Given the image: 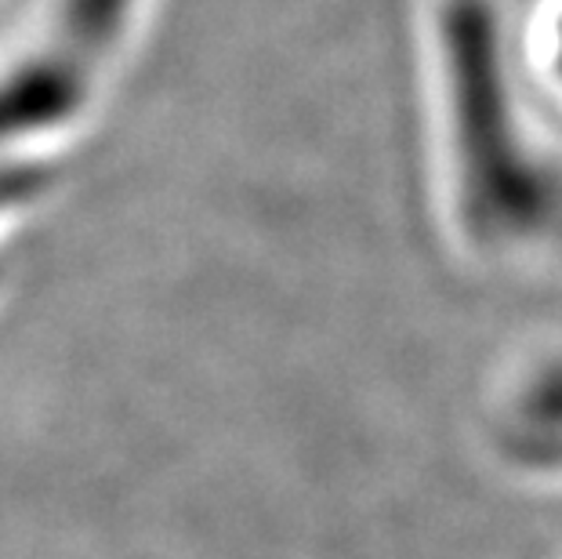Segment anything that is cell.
I'll list each match as a JSON object with an SVG mask.
<instances>
[{
	"instance_id": "cell-1",
	"label": "cell",
	"mask_w": 562,
	"mask_h": 559,
	"mask_svg": "<svg viewBox=\"0 0 562 559\" xmlns=\"http://www.w3.org/2000/svg\"><path fill=\"white\" fill-rule=\"evenodd\" d=\"M417 74L436 197L458 244L486 258L544 244L562 222V153L526 99L501 0H422Z\"/></svg>"
},
{
	"instance_id": "cell-2",
	"label": "cell",
	"mask_w": 562,
	"mask_h": 559,
	"mask_svg": "<svg viewBox=\"0 0 562 559\" xmlns=\"http://www.w3.org/2000/svg\"><path fill=\"white\" fill-rule=\"evenodd\" d=\"M519 55L526 77L562 102V0H533L522 22Z\"/></svg>"
}]
</instances>
